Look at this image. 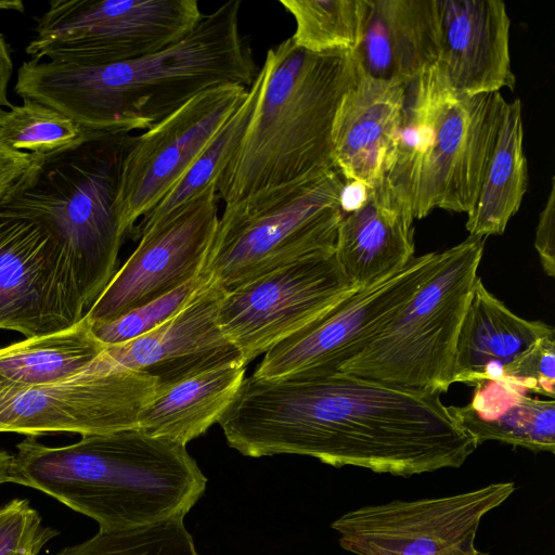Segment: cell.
Here are the masks:
<instances>
[{
	"label": "cell",
	"mask_w": 555,
	"mask_h": 555,
	"mask_svg": "<svg viewBox=\"0 0 555 555\" xmlns=\"http://www.w3.org/2000/svg\"><path fill=\"white\" fill-rule=\"evenodd\" d=\"M218 423L245 456L306 455L404 478L459 468L478 448L440 393L339 370L245 377Z\"/></svg>",
	"instance_id": "cell-1"
},
{
	"label": "cell",
	"mask_w": 555,
	"mask_h": 555,
	"mask_svg": "<svg viewBox=\"0 0 555 555\" xmlns=\"http://www.w3.org/2000/svg\"><path fill=\"white\" fill-rule=\"evenodd\" d=\"M240 10V0L228 1L175 43L125 62L29 60L17 70L14 91L85 130H147L208 88L251 86L258 72L241 34Z\"/></svg>",
	"instance_id": "cell-2"
},
{
	"label": "cell",
	"mask_w": 555,
	"mask_h": 555,
	"mask_svg": "<svg viewBox=\"0 0 555 555\" xmlns=\"http://www.w3.org/2000/svg\"><path fill=\"white\" fill-rule=\"evenodd\" d=\"M16 450L10 482L54 498L104 530L184 519L207 485L186 446L138 428L82 435L63 447L28 436Z\"/></svg>",
	"instance_id": "cell-3"
},
{
	"label": "cell",
	"mask_w": 555,
	"mask_h": 555,
	"mask_svg": "<svg viewBox=\"0 0 555 555\" xmlns=\"http://www.w3.org/2000/svg\"><path fill=\"white\" fill-rule=\"evenodd\" d=\"M249 125L217 181L225 205L335 168L332 128L358 76L354 53L310 52L289 37L268 50Z\"/></svg>",
	"instance_id": "cell-4"
},
{
	"label": "cell",
	"mask_w": 555,
	"mask_h": 555,
	"mask_svg": "<svg viewBox=\"0 0 555 555\" xmlns=\"http://www.w3.org/2000/svg\"><path fill=\"white\" fill-rule=\"evenodd\" d=\"M505 103L500 92L456 93L437 64L406 82L401 127L385 180L414 220L436 208L467 215L473 210Z\"/></svg>",
	"instance_id": "cell-5"
},
{
	"label": "cell",
	"mask_w": 555,
	"mask_h": 555,
	"mask_svg": "<svg viewBox=\"0 0 555 555\" xmlns=\"http://www.w3.org/2000/svg\"><path fill=\"white\" fill-rule=\"evenodd\" d=\"M133 140L129 132L89 131L81 142L41 156L30 180L0 208L38 222L63 246L86 312L116 273L126 236L115 202Z\"/></svg>",
	"instance_id": "cell-6"
},
{
	"label": "cell",
	"mask_w": 555,
	"mask_h": 555,
	"mask_svg": "<svg viewBox=\"0 0 555 555\" xmlns=\"http://www.w3.org/2000/svg\"><path fill=\"white\" fill-rule=\"evenodd\" d=\"M345 179L336 168L225 205L203 269L224 291L335 251Z\"/></svg>",
	"instance_id": "cell-7"
},
{
	"label": "cell",
	"mask_w": 555,
	"mask_h": 555,
	"mask_svg": "<svg viewBox=\"0 0 555 555\" xmlns=\"http://www.w3.org/2000/svg\"><path fill=\"white\" fill-rule=\"evenodd\" d=\"M485 238L468 236L443 258L388 325L339 371L404 388L446 392Z\"/></svg>",
	"instance_id": "cell-8"
},
{
	"label": "cell",
	"mask_w": 555,
	"mask_h": 555,
	"mask_svg": "<svg viewBox=\"0 0 555 555\" xmlns=\"http://www.w3.org/2000/svg\"><path fill=\"white\" fill-rule=\"evenodd\" d=\"M196 0H54L35 18L30 60L101 65L175 43L202 20Z\"/></svg>",
	"instance_id": "cell-9"
},
{
	"label": "cell",
	"mask_w": 555,
	"mask_h": 555,
	"mask_svg": "<svg viewBox=\"0 0 555 555\" xmlns=\"http://www.w3.org/2000/svg\"><path fill=\"white\" fill-rule=\"evenodd\" d=\"M516 490L513 481L439 498L393 500L349 511L331 524L356 555H489L475 545L481 519Z\"/></svg>",
	"instance_id": "cell-10"
},
{
	"label": "cell",
	"mask_w": 555,
	"mask_h": 555,
	"mask_svg": "<svg viewBox=\"0 0 555 555\" xmlns=\"http://www.w3.org/2000/svg\"><path fill=\"white\" fill-rule=\"evenodd\" d=\"M156 378L95 359L81 373L52 384L0 389V433L103 434L137 428Z\"/></svg>",
	"instance_id": "cell-11"
},
{
	"label": "cell",
	"mask_w": 555,
	"mask_h": 555,
	"mask_svg": "<svg viewBox=\"0 0 555 555\" xmlns=\"http://www.w3.org/2000/svg\"><path fill=\"white\" fill-rule=\"evenodd\" d=\"M358 289L345 276L334 251L227 291L217 321L247 364Z\"/></svg>",
	"instance_id": "cell-12"
},
{
	"label": "cell",
	"mask_w": 555,
	"mask_h": 555,
	"mask_svg": "<svg viewBox=\"0 0 555 555\" xmlns=\"http://www.w3.org/2000/svg\"><path fill=\"white\" fill-rule=\"evenodd\" d=\"M442 258L443 251L414 256L401 270L359 288L269 349L253 376L271 378L304 370H339L388 325Z\"/></svg>",
	"instance_id": "cell-13"
},
{
	"label": "cell",
	"mask_w": 555,
	"mask_h": 555,
	"mask_svg": "<svg viewBox=\"0 0 555 555\" xmlns=\"http://www.w3.org/2000/svg\"><path fill=\"white\" fill-rule=\"evenodd\" d=\"M247 92L248 88L235 83L208 88L134 135L121 165L115 202L125 236L132 235L137 221L181 180Z\"/></svg>",
	"instance_id": "cell-14"
},
{
	"label": "cell",
	"mask_w": 555,
	"mask_h": 555,
	"mask_svg": "<svg viewBox=\"0 0 555 555\" xmlns=\"http://www.w3.org/2000/svg\"><path fill=\"white\" fill-rule=\"evenodd\" d=\"M85 314L63 246L38 222L0 210V328L40 337Z\"/></svg>",
	"instance_id": "cell-15"
},
{
	"label": "cell",
	"mask_w": 555,
	"mask_h": 555,
	"mask_svg": "<svg viewBox=\"0 0 555 555\" xmlns=\"http://www.w3.org/2000/svg\"><path fill=\"white\" fill-rule=\"evenodd\" d=\"M217 182L140 231V242L86 312L89 323L105 322L155 300L204 269L218 224Z\"/></svg>",
	"instance_id": "cell-16"
},
{
	"label": "cell",
	"mask_w": 555,
	"mask_h": 555,
	"mask_svg": "<svg viewBox=\"0 0 555 555\" xmlns=\"http://www.w3.org/2000/svg\"><path fill=\"white\" fill-rule=\"evenodd\" d=\"M225 292L208 280L168 321L135 339L105 347L100 358L113 366L145 373L156 378L158 386L242 361L217 321Z\"/></svg>",
	"instance_id": "cell-17"
},
{
	"label": "cell",
	"mask_w": 555,
	"mask_h": 555,
	"mask_svg": "<svg viewBox=\"0 0 555 555\" xmlns=\"http://www.w3.org/2000/svg\"><path fill=\"white\" fill-rule=\"evenodd\" d=\"M440 52L437 66L448 86L463 95L514 89L511 21L500 0H438Z\"/></svg>",
	"instance_id": "cell-18"
},
{
	"label": "cell",
	"mask_w": 555,
	"mask_h": 555,
	"mask_svg": "<svg viewBox=\"0 0 555 555\" xmlns=\"http://www.w3.org/2000/svg\"><path fill=\"white\" fill-rule=\"evenodd\" d=\"M405 85L367 76L358 65L357 79L344 94L332 128L334 166L346 181L372 188L385 179L401 127Z\"/></svg>",
	"instance_id": "cell-19"
},
{
	"label": "cell",
	"mask_w": 555,
	"mask_h": 555,
	"mask_svg": "<svg viewBox=\"0 0 555 555\" xmlns=\"http://www.w3.org/2000/svg\"><path fill=\"white\" fill-rule=\"evenodd\" d=\"M413 216L386 180L369 188L366 201L344 215L335 256L345 276L364 288L393 274L414 257Z\"/></svg>",
	"instance_id": "cell-20"
},
{
	"label": "cell",
	"mask_w": 555,
	"mask_h": 555,
	"mask_svg": "<svg viewBox=\"0 0 555 555\" xmlns=\"http://www.w3.org/2000/svg\"><path fill=\"white\" fill-rule=\"evenodd\" d=\"M551 335L552 326L518 317L478 278L457 338L452 384L507 382L520 360Z\"/></svg>",
	"instance_id": "cell-21"
},
{
	"label": "cell",
	"mask_w": 555,
	"mask_h": 555,
	"mask_svg": "<svg viewBox=\"0 0 555 555\" xmlns=\"http://www.w3.org/2000/svg\"><path fill=\"white\" fill-rule=\"evenodd\" d=\"M440 52L438 0H370L360 69L377 79L408 82L435 65Z\"/></svg>",
	"instance_id": "cell-22"
},
{
	"label": "cell",
	"mask_w": 555,
	"mask_h": 555,
	"mask_svg": "<svg viewBox=\"0 0 555 555\" xmlns=\"http://www.w3.org/2000/svg\"><path fill=\"white\" fill-rule=\"evenodd\" d=\"M241 360L157 387L138 417L142 433L186 446L218 423L245 378Z\"/></svg>",
	"instance_id": "cell-23"
},
{
	"label": "cell",
	"mask_w": 555,
	"mask_h": 555,
	"mask_svg": "<svg viewBox=\"0 0 555 555\" xmlns=\"http://www.w3.org/2000/svg\"><path fill=\"white\" fill-rule=\"evenodd\" d=\"M527 390L501 380L475 386L469 403L450 405L460 426L479 447L495 440L532 452H555V401L538 399Z\"/></svg>",
	"instance_id": "cell-24"
},
{
	"label": "cell",
	"mask_w": 555,
	"mask_h": 555,
	"mask_svg": "<svg viewBox=\"0 0 555 555\" xmlns=\"http://www.w3.org/2000/svg\"><path fill=\"white\" fill-rule=\"evenodd\" d=\"M528 185L520 100L505 103L496 142L473 210L467 215L470 236L502 234L518 211Z\"/></svg>",
	"instance_id": "cell-25"
},
{
	"label": "cell",
	"mask_w": 555,
	"mask_h": 555,
	"mask_svg": "<svg viewBox=\"0 0 555 555\" xmlns=\"http://www.w3.org/2000/svg\"><path fill=\"white\" fill-rule=\"evenodd\" d=\"M82 318L73 327L0 348V389L52 384L85 371L104 351Z\"/></svg>",
	"instance_id": "cell-26"
},
{
	"label": "cell",
	"mask_w": 555,
	"mask_h": 555,
	"mask_svg": "<svg viewBox=\"0 0 555 555\" xmlns=\"http://www.w3.org/2000/svg\"><path fill=\"white\" fill-rule=\"evenodd\" d=\"M262 77L260 68L248 88L246 98L201 152L181 180L135 225L132 232L133 237L140 231L199 195L209 184L218 181L249 125L259 98Z\"/></svg>",
	"instance_id": "cell-27"
},
{
	"label": "cell",
	"mask_w": 555,
	"mask_h": 555,
	"mask_svg": "<svg viewBox=\"0 0 555 555\" xmlns=\"http://www.w3.org/2000/svg\"><path fill=\"white\" fill-rule=\"evenodd\" d=\"M296 23L291 37L310 52L354 53L363 37L370 0H280Z\"/></svg>",
	"instance_id": "cell-28"
},
{
	"label": "cell",
	"mask_w": 555,
	"mask_h": 555,
	"mask_svg": "<svg viewBox=\"0 0 555 555\" xmlns=\"http://www.w3.org/2000/svg\"><path fill=\"white\" fill-rule=\"evenodd\" d=\"M88 132L59 111L29 99L0 111V143L21 153L54 154L81 142Z\"/></svg>",
	"instance_id": "cell-29"
},
{
	"label": "cell",
	"mask_w": 555,
	"mask_h": 555,
	"mask_svg": "<svg viewBox=\"0 0 555 555\" xmlns=\"http://www.w3.org/2000/svg\"><path fill=\"white\" fill-rule=\"evenodd\" d=\"M53 555H199L183 519L99 531Z\"/></svg>",
	"instance_id": "cell-30"
},
{
	"label": "cell",
	"mask_w": 555,
	"mask_h": 555,
	"mask_svg": "<svg viewBox=\"0 0 555 555\" xmlns=\"http://www.w3.org/2000/svg\"><path fill=\"white\" fill-rule=\"evenodd\" d=\"M208 280L205 274L201 273L177 289L117 319L89 323L91 332L105 347L125 344L143 336L183 309Z\"/></svg>",
	"instance_id": "cell-31"
},
{
	"label": "cell",
	"mask_w": 555,
	"mask_h": 555,
	"mask_svg": "<svg viewBox=\"0 0 555 555\" xmlns=\"http://www.w3.org/2000/svg\"><path fill=\"white\" fill-rule=\"evenodd\" d=\"M59 533L43 525L26 499H13L0 506V555H39Z\"/></svg>",
	"instance_id": "cell-32"
},
{
	"label": "cell",
	"mask_w": 555,
	"mask_h": 555,
	"mask_svg": "<svg viewBox=\"0 0 555 555\" xmlns=\"http://www.w3.org/2000/svg\"><path fill=\"white\" fill-rule=\"evenodd\" d=\"M507 383L554 399L555 335L546 336L520 360Z\"/></svg>",
	"instance_id": "cell-33"
},
{
	"label": "cell",
	"mask_w": 555,
	"mask_h": 555,
	"mask_svg": "<svg viewBox=\"0 0 555 555\" xmlns=\"http://www.w3.org/2000/svg\"><path fill=\"white\" fill-rule=\"evenodd\" d=\"M41 156L13 151L0 143V208L33 177Z\"/></svg>",
	"instance_id": "cell-34"
},
{
	"label": "cell",
	"mask_w": 555,
	"mask_h": 555,
	"mask_svg": "<svg viewBox=\"0 0 555 555\" xmlns=\"http://www.w3.org/2000/svg\"><path fill=\"white\" fill-rule=\"evenodd\" d=\"M534 247L538 251L542 268L546 275H555V179L552 177L551 189L546 204L542 209Z\"/></svg>",
	"instance_id": "cell-35"
},
{
	"label": "cell",
	"mask_w": 555,
	"mask_h": 555,
	"mask_svg": "<svg viewBox=\"0 0 555 555\" xmlns=\"http://www.w3.org/2000/svg\"><path fill=\"white\" fill-rule=\"evenodd\" d=\"M24 12L25 5L20 0H0V11ZM13 73L11 50L4 36L0 33V111L11 104L8 88Z\"/></svg>",
	"instance_id": "cell-36"
},
{
	"label": "cell",
	"mask_w": 555,
	"mask_h": 555,
	"mask_svg": "<svg viewBox=\"0 0 555 555\" xmlns=\"http://www.w3.org/2000/svg\"><path fill=\"white\" fill-rule=\"evenodd\" d=\"M369 188L358 181H346L340 192V208L344 215L358 209L367 198Z\"/></svg>",
	"instance_id": "cell-37"
},
{
	"label": "cell",
	"mask_w": 555,
	"mask_h": 555,
	"mask_svg": "<svg viewBox=\"0 0 555 555\" xmlns=\"http://www.w3.org/2000/svg\"><path fill=\"white\" fill-rule=\"evenodd\" d=\"M12 455L0 449V485L10 481Z\"/></svg>",
	"instance_id": "cell-38"
}]
</instances>
